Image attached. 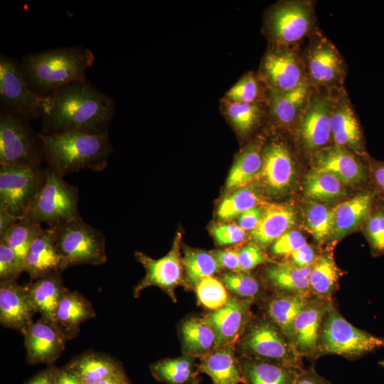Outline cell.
Listing matches in <instances>:
<instances>
[{
    "label": "cell",
    "instance_id": "1",
    "mask_svg": "<svg viewBox=\"0 0 384 384\" xmlns=\"http://www.w3.org/2000/svg\"><path fill=\"white\" fill-rule=\"evenodd\" d=\"M114 112L115 101L112 97L87 79L75 81L43 97L41 133H102L107 131Z\"/></svg>",
    "mask_w": 384,
    "mask_h": 384
},
{
    "label": "cell",
    "instance_id": "2",
    "mask_svg": "<svg viewBox=\"0 0 384 384\" xmlns=\"http://www.w3.org/2000/svg\"><path fill=\"white\" fill-rule=\"evenodd\" d=\"M43 159L48 167L61 176L84 169L104 170L113 149L108 131L92 134L70 131L44 134L38 133Z\"/></svg>",
    "mask_w": 384,
    "mask_h": 384
},
{
    "label": "cell",
    "instance_id": "3",
    "mask_svg": "<svg viewBox=\"0 0 384 384\" xmlns=\"http://www.w3.org/2000/svg\"><path fill=\"white\" fill-rule=\"evenodd\" d=\"M95 55L80 46L52 48L23 57L21 65L33 90L44 97L75 81L85 80Z\"/></svg>",
    "mask_w": 384,
    "mask_h": 384
},
{
    "label": "cell",
    "instance_id": "4",
    "mask_svg": "<svg viewBox=\"0 0 384 384\" xmlns=\"http://www.w3.org/2000/svg\"><path fill=\"white\" fill-rule=\"evenodd\" d=\"M384 347V338L354 326L334 308L326 314L314 358L334 354L356 359Z\"/></svg>",
    "mask_w": 384,
    "mask_h": 384
},
{
    "label": "cell",
    "instance_id": "5",
    "mask_svg": "<svg viewBox=\"0 0 384 384\" xmlns=\"http://www.w3.org/2000/svg\"><path fill=\"white\" fill-rule=\"evenodd\" d=\"M49 228L65 269L82 264L98 265L107 261L103 233L80 217Z\"/></svg>",
    "mask_w": 384,
    "mask_h": 384
},
{
    "label": "cell",
    "instance_id": "6",
    "mask_svg": "<svg viewBox=\"0 0 384 384\" xmlns=\"http://www.w3.org/2000/svg\"><path fill=\"white\" fill-rule=\"evenodd\" d=\"M78 203V189L48 167L45 182L26 218L53 227L80 217Z\"/></svg>",
    "mask_w": 384,
    "mask_h": 384
},
{
    "label": "cell",
    "instance_id": "7",
    "mask_svg": "<svg viewBox=\"0 0 384 384\" xmlns=\"http://www.w3.org/2000/svg\"><path fill=\"white\" fill-rule=\"evenodd\" d=\"M237 344L242 357L302 367V358L267 317L252 318Z\"/></svg>",
    "mask_w": 384,
    "mask_h": 384
},
{
    "label": "cell",
    "instance_id": "8",
    "mask_svg": "<svg viewBox=\"0 0 384 384\" xmlns=\"http://www.w3.org/2000/svg\"><path fill=\"white\" fill-rule=\"evenodd\" d=\"M28 122L0 112V166H41L42 144Z\"/></svg>",
    "mask_w": 384,
    "mask_h": 384
},
{
    "label": "cell",
    "instance_id": "9",
    "mask_svg": "<svg viewBox=\"0 0 384 384\" xmlns=\"http://www.w3.org/2000/svg\"><path fill=\"white\" fill-rule=\"evenodd\" d=\"M46 177L41 166H0V210L26 218Z\"/></svg>",
    "mask_w": 384,
    "mask_h": 384
},
{
    "label": "cell",
    "instance_id": "10",
    "mask_svg": "<svg viewBox=\"0 0 384 384\" xmlns=\"http://www.w3.org/2000/svg\"><path fill=\"white\" fill-rule=\"evenodd\" d=\"M43 99L31 88L21 63L1 53V112L29 121L41 117Z\"/></svg>",
    "mask_w": 384,
    "mask_h": 384
},
{
    "label": "cell",
    "instance_id": "11",
    "mask_svg": "<svg viewBox=\"0 0 384 384\" xmlns=\"http://www.w3.org/2000/svg\"><path fill=\"white\" fill-rule=\"evenodd\" d=\"M312 36L302 52L308 82L314 89L343 87L347 66L343 56L326 37L317 32Z\"/></svg>",
    "mask_w": 384,
    "mask_h": 384
},
{
    "label": "cell",
    "instance_id": "12",
    "mask_svg": "<svg viewBox=\"0 0 384 384\" xmlns=\"http://www.w3.org/2000/svg\"><path fill=\"white\" fill-rule=\"evenodd\" d=\"M316 16L311 1H285L269 11L267 31L276 45L296 46L315 31Z\"/></svg>",
    "mask_w": 384,
    "mask_h": 384
},
{
    "label": "cell",
    "instance_id": "13",
    "mask_svg": "<svg viewBox=\"0 0 384 384\" xmlns=\"http://www.w3.org/2000/svg\"><path fill=\"white\" fill-rule=\"evenodd\" d=\"M260 79L269 90L287 92L307 81L302 53L296 46L273 44L264 55Z\"/></svg>",
    "mask_w": 384,
    "mask_h": 384
},
{
    "label": "cell",
    "instance_id": "14",
    "mask_svg": "<svg viewBox=\"0 0 384 384\" xmlns=\"http://www.w3.org/2000/svg\"><path fill=\"white\" fill-rule=\"evenodd\" d=\"M331 90L314 89L297 124L300 144L305 151L314 152L329 146L331 140Z\"/></svg>",
    "mask_w": 384,
    "mask_h": 384
},
{
    "label": "cell",
    "instance_id": "15",
    "mask_svg": "<svg viewBox=\"0 0 384 384\" xmlns=\"http://www.w3.org/2000/svg\"><path fill=\"white\" fill-rule=\"evenodd\" d=\"M181 234L178 233L170 251L159 259H153L146 255L137 252V260L143 265L145 276L134 289V296L150 286H156L166 293L173 302H176L175 289L186 286L183 277V263L180 255Z\"/></svg>",
    "mask_w": 384,
    "mask_h": 384
},
{
    "label": "cell",
    "instance_id": "16",
    "mask_svg": "<svg viewBox=\"0 0 384 384\" xmlns=\"http://www.w3.org/2000/svg\"><path fill=\"white\" fill-rule=\"evenodd\" d=\"M331 140L356 156L367 157L363 134L353 106L343 87L331 90Z\"/></svg>",
    "mask_w": 384,
    "mask_h": 384
},
{
    "label": "cell",
    "instance_id": "17",
    "mask_svg": "<svg viewBox=\"0 0 384 384\" xmlns=\"http://www.w3.org/2000/svg\"><path fill=\"white\" fill-rule=\"evenodd\" d=\"M313 169L331 174L344 185H366L369 180L370 167H367L348 149L330 144L312 154Z\"/></svg>",
    "mask_w": 384,
    "mask_h": 384
},
{
    "label": "cell",
    "instance_id": "18",
    "mask_svg": "<svg viewBox=\"0 0 384 384\" xmlns=\"http://www.w3.org/2000/svg\"><path fill=\"white\" fill-rule=\"evenodd\" d=\"M262 156L260 176L268 190L274 194L289 193L297 181L296 164L289 149L274 140L262 149Z\"/></svg>",
    "mask_w": 384,
    "mask_h": 384
},
{
    "label": "cell",
    "instance_id": "19",
    "mask_svg": "<svg viewBox=\"0 0 384 384\" xmlns=\"http://www.w3.org/2000/svg\"><path fill=\"white\" fill-rule=\"evenodd\" d=\"M252 303L253 300L229 297L222 307L205 315L217 335L220 346L236 345L252 319Z\"/></svg>",
    "mask_w": 384,
    "mask_h": 384
},
{
    "label": "cell",
    "instance_id": "20",
    "mask_svg": "<svg viewBox=\"0 0 384 384\" xmlns=\"http://www.w3.org/2000/svg\"><path fill=\"white\" fill-rule=\"evenodd\" d=\"M331 301L309 298L294 325L293 348L299 356L314 358L324 318Z\"/></svg>",
    "mask_w": 384,
    "mask_h": 384
},
{
    "label": "cell",
    "instance_id": "21",
    "mask_svg": "<svg viewBox=\"0 0 384 384\" xmlns=\"http://www.w3.org/2000/svg\"><path fill=\"white\" fill-rule=\"evenodd\" d=\"M35 312L28 287L20 286L15 281L1 283L0 321L2 325L25 334L32 324L31 318Z\"/></svg>",
    "mask_w": 384,
    "mask_h": 384
},
{
    "label": "cell",
    "instance_id": "22",
    "mask_svg": "<svg viewBox=\"0 0 384 384\" xmlns=\"http://www.w3.org/2000/svg\"><path fill=\"white\" fill-rule=\"evenodd\" d=\"M376 196L373 189L366 188L334 207L331 240H340L364 225L373 209Z\"/></svg>",
    "mask_w": 384,
    "mask_h": 384
},
{
    "label": "cell",
    "instance_id": "23",
    "mask_svg": "<svg viewBox=\"0 0 384 384\" xmlns=\"http://www.w3.org/2000/svg\"><path fill=\"white\" fill-rule=\"evenodd\" d=\"M24 334L29 363L53 361L64 348L65 336L57 324L43 318L32 323Z\"/></svg>",
    "mask_w": 384,
    "mask_h": 384
},
{
    "label": "cell",
    "instance_id": "24",
    "mask_svg": "<svg viewBox=\"0 0 384 384\" xmlns=\"http://www.w3.org/2000/svg\"><path fill=\"white\" fill-rule=\"evenodd\" d=\"M297 212L285 203H271L263 208L258 225L250 231V238L260 247L273 243L295 224Z\"/></svg>",
    "mask_w": 384,
    "mask_h": 384
},
{
    "label": "cell",
    "instance_id": "25",
    "mask_svg": "<svg viewBox=\"0 0 384 384\" xmlns=\"http://www.w3.org/2000/svg\"><path fill=\"white\" fill-rule=\"evenodd\" d=\"M312 91L308 81L287 92L270 90L268 102L271 115L282 127L297 126Z\"/></svg>",
    "mask_w": 384,
    "mask_h": 384
},
{
    "label": "cell",
    "instance_id": "26",
    "mask_svg": "<svg viewBox=\"0 0 384 384\" xmlns=\"http://www.w3.org/2000/svg\"><path fill=\"white\" fill-rule=\"evenodd\" d=\"M178 331L183 355L201 359L220 347L214 329L204 316L185 319Z\"/></svg>",
    "mask_w": 384,
    "mask_h": 384
},
{
    "label": "cell",
    "instance_id": "27",
    "mask_svg": "<svg viewBox=\"0 0 384 384\" xmlns=\"http://www.w3.org/2000/svg\"><path fill=\"white\" fill-rule=\"evenodd\" d=\"M24 272L31 278L65 270L62 258L58 251L53 231L48 228L35 240L24 259Z\"/></svg>",
    "mask_w": 384,
    "mask_h": 384
},
{
    "label": "cell",
    "instance_id": "28",
    "mask_svg": "<svg viewBox=\"0 0 384 384\" xmlns=\"http://www.w3.org/2000/svg\"><path fill=\"white\" fill-rule=\"evenodd\" d=\"M235 344H227L200 359L198 368L200 373L208 375L212 384H245L240 363L235 356Z\"/></svg>",
    "mask_w": 384,
    "mask_h": 384
},
{
    "label": "cell",
    "instance_id": "29",
    "mask_svg": "<svg viewBox=\"0 0 384 384\" xmlns=\"http://www.w3.org/2000/svg\"><path fill=\"white\" fill-rule=\"evenodd\" d=\"M245 384H295L302 367L280 363L239 358Z\"/></svg>",
    "mask_w": 384,
    "mask_h": 384
},
{
    "label": "cell",
    "instance_id": "30",
    "mask_svg": "<svg viewBox=\"0 0 384 384\" xmlns=\"http://www.w3.org/2000/svg\"><path fill=\"white\" fill-rule=\"evenodd\" d=\"M309 297L277 294L265 305L266 317L284 334L293 347L294 325Z\"/></svg>",
    "mask_w": 384,
    "mask_h": 384
},
{
    "label": "cell",
    "instance_id": "31",
    "mask_svg": "<svg viewBox=\"0 0 384 384\" xmlns=\"http://www.w3.org/2000/svg\"><path fill=\"white\" fill-rule=\"evenodd\" d=\"M312 265L299 268L292 262L272 264L266 268L265 276L278 294L310 297L309 275Z\"/></svg>",
    "mask_w": 384,
    "mask_h": 384
},
{
    "label": "cell",
    "instance_id": "32",
    "mask_svg": "<svg viewBox=\"0 0 384 384\" xmlns=\"http://www.w3.org/2000/svg\"><path fill=\"white\" fill-rule=\"evenodd\" d=\"M28 290L36 312L40 313L43 319L55 323L56 309L65 290L60 273L53 272L38 278Z\"/></svg>",
    "mask_w": 384,
    "mask_h": 384
},
{
    "label": "cell",
    "instance_id": "33",
    "mask_svg": "<svg viewBox=\"0 0 384 384\" xmlns=\"http://www.w3.org/2000/svg\"><path fill=\"white\" fill-rule=\"evenodd\" d=\"M262 145L260 142L250 144L235 161L227 178L225 190L233 191L248 186L260 175L262 166Z\"/></svg>",
    "mask_w": 384,
    "mask_h": 384
},
{
    "label": "cell",
    "instance_id": "34",
    "mask_svg": "<svg viewBox=\"0 0 384 384\" xmlns=\"http://www.w3.org/2000/svg\"><path fill=\"white\" fill-rule=\"evenodd\" d=\"M153 376L166 384H197L199 371L195 358L183 355L161 360L151 366Z\"/></svg>",
    "mask_w": 384,
    "mask_h": 384
},
{
    "label": "cell",
    "instance_id": "35",
    "mask_svg": "<svg viewBox=\"0 0 384 384\" xmlns=\"http://www.w3.org/2000/svg\"><path fill=\"white\" fill-rule=\"evenodd\" d=\"M342 272L337 267L332 253L323 252L316 257L309 275L311 294L331 301Z\"/></svg>",
    "mask_w": 384,
    "mask_h": 384
},
{
    "label": "cell",
    "instance_id": "36",
    "mask_svg": "<svg viewBox=\"0 0 384 384\" xmlns=\"http://www.w3.org/2000/svg\"><path fill=\"white\" fill-rule=\"evenodd\" d=\"M345 185L334 175L311 169L304 181V193L314 202H331L346 196Z\"/></svg>",
    "mask_w": 384,
    "mask_h": 384
},
{
    "label": "cell",
    "instance_id": "37",
    "mask_svg": "<svg viewBox=\"0 0 384 384\" xmlns=\"http://www.w3.org/2000/svg\"><path fill=\"white\" fill-rule=\"evenodd\" d=\"M94 316L91 304L82 295L65 289L56 309V324L68 331H74L82 322Z\"/></svg>",
    "mask_w": 384,
    "mask_h": 384
},
{
    "label": "cell",
    "instance_id": "38",
    "mask_svg": "<svg viewBox=\"0 0 384 384\" xmlns=\"http://www.w3.org/2000/svg\"><path fill=\"white\" fill-rule=\"evenodd\" d=\"M68 368L79 376L83 384H97L123 370L119 364L112 358L94 353L76 359Z\"/></svg>",
    "mask_w": 384,
    "mask_h": 384
},
{
    "label": "cell",
    "instance_id": "39",
    "mask_svg": "<svg viewBox=\"0 0 384 384\" xmlns=\"http://www.w3.org/2000/svg\"><path fill=\"white\" fill-rule=\"evenodd\" d=\"M182 263L188 284L193 289L202 279L220 270L211 252L190 247L184 248Z\"/></svg>",
    "mask_w": 384,
    "mask_h": 384
},
{
    "label": "cell",
    "instance_id": "40",
    "mask_svg": "<svg viewBox=\"0 0 384 384\" xmlns=\"http://www.w3.org/2000/svg\"><path fill=\"white\" fill-rule=\"evenodd\" d=\"M260 201V190L251 183L233 191L225 197L218 206L217 215L223 220H230L258 206Z\"/></svg>",
    "mask_w": 384,
    "mask_h": 384
},
{
    "label": "cell",
    "instance_id": "41",
    "mask_svg": "<svg viewBox=\"0 0 384 384\" xmlns=\"http://www.w3.org/2000/svg\"><path fill=\"white\" fill-rule=\"evenodd\" d=\"M44 230L41 225L23 218L18 219L0 240L12 249L24 262L31 245Z\"/></svg>",
    "mask_w": 384,
    "mask_h": 384
},
{
    "label": "cell",
    "instance_id": "42",
    "mask_svg": "<svg viewBox=\"0 0 384 384\" xmlns=\"http://www.w3.org/2000/svg\"><path fill=\"white\" fill-rule=\"evenodd\" d=\"M304 220L306 227L318 242L322 243L331 240L334 229L333 208L310 201L304 207Z\"/></svg>",
    "mask_w": 384,
    "mask_h": 384
},
{
    "label": "cell",
    "instance_id": "43",
    "mask_svg": "<svg viewBox=\"0 0 384 384\" xmlns=\"http://www.w3.org/2000/svg\"><path fill=\"white\" fill-rule=\"evenodd\" d=\"M223 105L227 117L235 129L242 135L252 130L264 113L262 102H236L225 99Z\"/></svg>",
    "mask_w": 384,
    "mask_h": 384
},
{
    "label": "cell",
    "instance_id": "44",
    "mask_svg": "<svg viewBox=\"0 0 384 384\" xmlns=\"http://www.w3.org/2000/svg\"><path fill=\"white\" fill-rule=\"evenodd\" d=\"M221 282L233 297L253 300L259 296L261 287L248 272H230L223 274Z\"/></svg>",
    "mask_w": 384,
    "mask_h": 384
},
{
    "label": "cell",
    "instance_id": "45",
    "mask_svg": "<svg viewBox=\"0 0 384 384\" xmlns=\"http://www.w3.org/2000/svg\"><path fill=\"white\" fill-rule=\"evenodd\" d=\"M194 289L198 303L211 311L222 307L229 297L223 282L213 276L202 279Z\"/></svg>",
    "mask_w": 384,
    "mask_h": 384
},
{
    "label": "cell",
    "instance_id": "46",
    "mask_svg": "<svg viewBox=\"0 0 384 384\" xmlns=\"http://www.w3.org/2000/svg\"><path fill=\"white\" fill-rule=\"evenodd\" d=\"M262 97L259 80L252 72L242 76L225 94L229 101L245 103L262 102Z\"/></svg>",
    "mask_w": 384,
    "mask_h": 384
},
{
    "label": "cell",
    "instance_id": "47",
    "mask_svg": "<svg viewBox=\"0 0 384 384\" xmlns=\"http://www.w3.org/2000/svg\"><path fill=\"white\" fill-rule=\"evenodd\" d=\"M364 231L375 256L384 254V207L375 206L364 224Z\"/></svg>",
    "mask_w": 384,
    "mask_h": 384
},
{
    "label": "cell",
    "instance_id": "48",
    "mask_svg": "<svg viewBox=\"0 0 384 384\" xmlns=\"http://www.w3.org/2000/svg\"><path fill=\"white\" fill-rule=\"evenodd\" d=\"M23 272H24L23 262L12 249L0 240L1 283L15 281Z\"/></svg>",
    "mask_w": 384,
    "mask_h": 384
},
{
    "label": "cell",
    "instance_id": "49",
    "mask_svg": "<svg viewBox=\"0 0 384 384\" xmlns=\"http://www.w3.org/2000/svg\"><path fill=\"white\" fill-rule=\"evenodd\" d=\"M306 243L302 233L294 230H288L272 243L271 252L278 256L291 255Z\"/></svg>",
    "mask_w": 384,
    "mask_h": 384
},
{
    "label": "cell",
    "instance_id": "50",
    "mask_svg": "<svg viewBox=\"0 0 384 384\" xmlns=\"http://www.w3.org/2000/svg\"><path fill=\"white\" fill-rule=\"evenodd\" d=\"M238 257L241 272H248L263 263L274 262L257 245H248L238 249Z\"/></svg>",
    "mask_w": 384,
    "mask_h": 384
},
{
    "label": "cell",
    "instance_id": "51",
    "mask_svg": "<svg viewBox=\"0 0 384 384\" xmlns=\"http://www.w3.org/2000/svg\"><path fill=\"white\" fill-rule=\"evenodd\" d=\"M213 235L218 245H236L245 238V232L238 225L222 223L214 226Z\"/></svg>",
    "mask_w": 384,
    "mask_h": 384
},
{
    "label": "cell",
    "instance_id": "52",
    "mask_svg": "<svg viewBox=\"0 0 384 384\" xmlns=\"http://www.w3.org/2000/svg\"><path fill=\"white\" fill-rule=\"evenodd\" d=\"M220 269H227L231 272L240 271L238 249H228L210 252Z\"/></svg>",
    "mask_w": 384,
    "mask_h": 384
},
{
    "label": "cell",
    "instance_id": "53",
    "mask_svg": "<svg viewBox=\"0 0 384 384\" xmlns=\"http://www.w3.org/2000/svg\"><path fill=\"white\" fill-rule=\"evenodd\" d=\"M290 256L291 262L299 268L311 266L316 259L313 247L307 243L294 251Z\"/></svg>",
    "mask_w": 384,
    "mask_h": 384
},
{
    "label": "cell",
    "instance_id": "54",
    "mask_svg": "<svg viewBox=\"0 0 384 384\" xmlns=\"http://www.w3.org/2000/svg\"><path fill=\"white\" fill-rule=\"evenodd\" d=\"M263 213V208L256 206L238 216V225L244 230H252L259 224Z\"/></svg>",
    "mask_w": 384,
    "mask_h": 384
},
{
    "label": "cell",
    "instance_id": "55",
    "mask_svg": "<svg viewBox=\"0 0 384 384\" xmlns=\"http://www.w3.org/2000/svg\"><path fill=\"white\" fill-rule=\"evenodd\" d=\"M370 176L376 193L384 196V161H373L370 164Z\"/></svg>",
    "mask_w": 384,
    "mask_h": 384
},
{
    "label": "cell",
    "instance_id": "56",
    "mask_svg": "<svg viewBox=\"0 0 384 384\" xmlns=\"http://www.w3.org/2000/svg\"><path fill=\"white\" fill-rule=\"evenodd\" d=\"M295 384H331L328 380L319 375L314 368L302 371Z\"/></svg>",
    "mask_w": 384,
    "mask_h": 384
},
{
    "label": "cell",
    "instance_id": "57",
    "mask_svg": "<svg viewBox=\"0 0 384 384\" xmlns=\"http://www.w3.org/2000/svg\"><path fill=\"white\" fill-rule=\"evenodd\" d=\"M51 374L55 384H83L79 376L69 368Z\"/></svg>",
    "mask_w": 384,
    "mask_h": 384
},
{
    "label": "cell",
    "instance_id": "58",
    "mask_svg": "<svg viewBox=\"0 0 384 384\" xmlns=\"http://www.w3.org/2000/svg\"><path fill=\"white\" fill-rule=\"evenodd\" d=\"M18 219L8 211L0 210V239Z\"/></svg>",
    "mask_w": 384,
    "mask_h": 384
},
{
    "label": "cell",
    "instance_id": "59",
    "mask_svg": "<svg viewBox=\"0 0 384 384\" xmlns=\"http://www.w3.org/2000/svg\"><path fill=\"white\" fill-rule=\"evenodd\" d=\"M126 380H127V378L123 370H122L116 374L105 378L97 384H122Z\"/></svg>",
    "mask_w": 384,
    "mask_h": 384
},
{
    "label": "cell",
    "instance_id": "60",
    "mask_svg": "<svg viewBox=\"0 0 384 384\" xmlns=\"http://www.w3.org/2000/svg\"><path fill=\"white\" fill-rule=\"evenodd\" d=\"M27 384H55V382L51 373L43 372L34 377Z\"/></svg>",
    "mask_w": 384,
    "mask_h": 384
},
{
    "label": "cell",
    "instance_id": "61",
    "mask_svg": "<svg viewBox=\"0 0 384 384\" xmlns=\"http://www.w3.org/2000/svg\"><path fill=\"white\" fill-rule=\"evenodd\" d=\"M122 384H129V381H128V380H126L125 382H124Z\"/></svg>",
    "mask_w": 384,
    "mask_h": 384
},
{
    "label": "cell",
    "instance_id": "62",
    "mask_svg": "<svg viewBox=\"0 0 384 384\" xmlns=\"http://www.w3.org/2000/svg\"><path fill=\"white\" fill-rule=\"evenodd\" d=\"M197 384H200V383H197Z\"/></svg>",
    "mask_w": 384,
    "mask_h": 384
}]
</instances>
